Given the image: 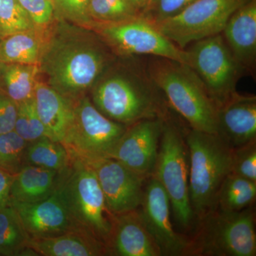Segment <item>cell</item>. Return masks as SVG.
<instances>
[{
	"mask_svg": "<svg viewBox=\"0 0 256 256\" xmlns=\"http://www.w3.org/2000/svg\"><path fill=\"white\" fill-rule=\"evenodd\" d=\"M144 188L141 214L162 256H186L190 240L174 232L170 218L169 197L153 175Z\"/></svg>",
	"mask_w": 256,
	"mask_h": 256,
	"instance_id": "cell-14",
	"label": "cell"
},
{
	"mask_svg": "<svg viewBox=\"0 0 256 256\" xmlns=\"http://www.w3.org/2000/svg\"><path fill=\"white\" fill-rule=\"evenodd\" d=\"M86 163L95 172L108 208L112 215L141 206L144 194V182L148 178L112 158H101Z\"/></svg>",
	"mask_w": 256,
	"mask_h": 256,
	"instance_id": "cell-12",
	"label": "cell"
},
{
	"mask_svg": "<svg viewBox=\"0 0 256 256\" xmlns=\"http://www.w3.org/2000/svg\"><path fill=\"white\" fill-rule=\"evenodd\" d=\"M146 70L166 102L192 129L216 134L217 107L198 76L188 65L150 56Z\"/></svg>",
	"mask_w": 256,
	"mask_h": 256,
	"instance_id": "cell-2",
	"label": "cell"
},
{
	"mask_svg": "<svg viewBox=\"0 0 256 256\" xmlns=\"http://www.w3.org/2000/svg\"><path fill=\"white\" fill-rule=\"evenodd\" d=\"M34 99L46 137L62 142L73 118V100L60 95L48 84L38 82Z\"/></svg>",
	"mask_w": 256,
	"mask_h": 256,
	"instance_id": "cell-19",
	"label": "cell"
},
{
	"mask_svg": "<svg viewBox=\"0 0 256 256\" xmlns=\"http://www.w3.org/2000/svg\"><path fill=\"white\" fill-rule=\"evenodd\" d=\"M28 247L37 256H107L105 245L102 242L88 232L79 228L54 236L31 238Z\"/></svg>",
	"mask_w": 256,
	"mask_h": 256,
	"instance_id": "cell-20",
	"label": "cell"
},
{
	"mask_svg": "<svg viewBox=\"0 0 256 256\" xmlns=\"http://www.w3.org/2000/svg\"><path fill=\"white\" fill-rule=\"evenodd\" d=\"M92 30L120 56L162 57L190 66L188 52L178 48L140 14L116 22H95Z\"/></svg>",
	"mask_w": 256,
	"mask_h": 256,
	"instance_id": "cell-9",
	"label": "cell"
},
{
	"mask_svg": "<svg viewBox=\"0 0 256 256\" xmlns=\"http://www.w3.org/2000/svg\"><path fill=\"white\" fill-rule=\"evenodd\" d=\"M90 0H52L54 14L72 22L92 28L94 22L88 12Z\"/></svg>",
	"mask_w": 256,
	"mask_h": 256,
	"instance_id": "cell-30",
	"label": "cell"
},
{
	"mask_svg": "<svg viewBox=\"0 0 256 256\" xmlns=\"http://www.w3.org/2000/svg\"><path fill=\"white\" fill-rule=\"evenodd\" d=\"M126 1L132 5L133 8L137 10L140 14L143 10L146 9L149 3L150 2L151 0H126Z\"/></svg>",
	"mask_w": 256,
	"mask_h": 256,
	"instance_id": "cell-38",
	"label": "cell"
},
{
	"mask_svg": "<svg viewBox=\"0 0 256 256\" xmlns=\"http://www.w3.org/2000/svg\"><path fill=\"white\" fill-rule=\"evenodd\" d=\"M111 8L122 20L134 18L140 15L137 10L126 0H107Z\"/></svg>",
	"mask_w": 256,
	"mask_h": 256,
	"instance_id": "cell-37",
	"label": "cell"
},
{
	"mask_svg": "<svg viewBox=\"0 0 256 256\" xmlns=\"http://www.w3.org/2000/svg\"><path fill=\"white\" fill-rule=\"evenodd\" d=\"M14 130L28 142L46 136L44 127L36 112L34 98L18 104Z\"/></svg>",
	"mask_w": 256,
	"mask_h": 256,
	"instance_id": "cell-29",
	"label": "cell"
},
{
	"mask_svg": "<svg viewBox=\"0 0 256 256\" xmlns=\"http://www.w3.org/2000/svg\"><path fill=\"white\" fill-rule=\"evenodd\" d=\"M57 188L77 228L88 232L105 245L112 226V215L95 172L85 162L70 160L58 174Z\"/></svg>",
	"mask_w": 256,
	"mask_h": 256,
	"instance_id": "cell-5",
	"label": "cell"
},
{
	"mask_svg": "<svg viewBox=\"0 0 256 256\" xmlns=\"http://www.w3.org/2000/svg\"><path fill=\"white\" fill-rule=\"evenodd\" d=\"M165 119L142 120L128 126L109 158L149 178L156 166Z\"/></svg>",
	"mask_w": 256,
	"mask_h": 256,
	"instance_id": "cell-13",
	"label": "cell"
},
{
	"mask_svg": "<svg viewBox=\"0 0 256 256\" xmlns=\"http://www.w3.org/2000/svg\"><path fill=\"white\" fill-rule=\"evenodd\" d=\"M38 30L46 28L52 21L54 12L52 0H18Z\"/></svg>",
	"mask_w": 256,
	"mask_h": 256,
	"instance_id": "cell-33",
	"label": "cell"
},
{
	"mask_svg": "<svg viewBox=\"0 0 256 256\" xmlns=\"http://www.w3.org/2000/svg\"><path fill=\"white\" fill-rule=\"evenodd\" d=\"M186 144L190 204L194 216L201 220L216 208L222 184L232 172L234 149L215 133L193 129Z\"/></svg>",
	"mask_w": 256,
	"mask_h": 256,
	"instance_id": "cell-4",
	"label": "cell"
},
{
	"mask_svg": "<svg viewBox=\"0 0 256 256\" xmlns=\"http://www.w3.org/2000/svg\"><path fill=\"white\" fill-rule=\"evenodd\" d=\"M40 66L30 64H2L1 73L4 95L18 105L30 100L34 95Z\"/></svg>",
	"mask_w": 256,
	"mask_h": 256,
	"instance_id": "cell-23",
	"label": "cell"
},
{
	"mask_svg": "<svg viewBox=\"0 0 256 256\" xmlns=\"http://www.w3.org/2000/svg\"><path fill=\"white\" fill-rule=\"evenodd\" d=\"M249 0H196L180 14L152 24L178 48L222 34L232 15Z\"/></svg>",
	"mask_w": 256,
	"mask_h": 256,
	"instance_id": "cell-11",
	"label": "cell"
},
{
	"mask_svg": "<svg viewBox=\"0 0 256 256\" xmlns=\"http://www.w3.org/2000/svg\"><path fill=\"white\" fill-rule=\"evenodd\" d=\"M159 181L169 197L175 220L186 228L193 220L188 193V148L180 128L165 119L159 151L152 174Z\"/></svg>",
	"mask_w": 256,
	"mask_h": 256,
	"instance_id": "cell-8",
	"label": "cell"
},
{
	"mask_svg": "<svg viewBox=\"0 0 256 256\" xmlns=\"http://www.w3.org/2000/svg\"><path fill=\"white\" fill-rule=\"evenodd\" d=\"M186 256H256L255 214L252 208L225 212L216 208L201 220Z\"/></svg>",
	"mask_w": 256,
	"mask_h": 256,
	"instance_id": "cell-6",
	"label": "cell"
},
{
	"mask_svg": "<svg viewBox=\"0 0 256 256\" xmlns=\"http://www.w3.org/2000/svg\"><path fill=\"white\" fill-rule=\"evenodd\" d=\"M14 174L0 169V208L8 206L10 201V188Z\"/></svg>",
	"mask_w": 256,
	"mask_h": 256,
	"instance_id": "cell-36",
	"label": "cell"
},
{
	"mask_svg": "<svg viewBox=\"0 0 256 256\" xmlns=\"http://www.w3.org/2000/svg\"><path fill=\"white\" fill-rule=\"evenodd\" d=\"M190 67L198 76L217 107L236 92L239 79L247 74L237 62L222 34L186 47Z\"/></svg>",
	"mask_w": 256,
	"mask_h": 256,
	"instance_id": "cell-10",
	"label": "cell"
},
{
	"mask_svg": "<svg viewBox=\"0 0 256 256\" xmlns=\"http://www.w3.org/2000/svg\"><path fill=\"white\" fill-rule=\"evenodd\" d=\"M128 126L106 117L86 96L73 100V118L62 144L70 160L109 158Z\"/></svg>",
	"mask_w": 256,
	"mask_h": 256,
	"instance_id": "cell-7",
	"label": "cell"
},
{
	"mask_svg": "<svg viewBox=\"0 0 256 256\" xmlns=\"http://www.w3.org/2000/svg\"><path fill=\"white\" fill-rule=\"evenodd\" d=\"M1 65H2V64H0V70H1Z\"/></svg>",
	"mask_w": 256,
	"mask_h": 256,
	"instance_id": "cell-39",
	"label": "cell"
},
{
	"mask_svg": "<svg viewBox=\"0 0 256 256\" xmlns=\"http://www.w3.org/2000/svg\"><path fill=\"white\" fill-rule=\"evenodd\" d=\"M226 43L246 74L256 65V0H249L229 18L222 32Z\"/></svg>",
	"mask_w": 256,
	"mask_h": 256,
	"instance_id": "cell-18",
	"label": "cell"
},
{
	"mask_svg": "<svg viewBox=\"0 0 256 256\" xmlns=\"http://www.w3.org/2000/svg\"><path fill=\"white\" fill-rule=\"evenodd\" d=\"M196 0H151L141 12V16L151 23L163 21L176 16Z\"/></svg>",
	"mask_w": 256,
	"mask_h": 256,
	"instance_id": "cell-31",
	"label": "cell"
},
{
	"mask_svg": "<svg viewBox=\"0 0 256 256\" xmlns=\"http://www.w3.org/2000/svg\"><path fill=\"white\" fill-rule=\"evenodd\" d=\"M36 28L18 0H0V38Z\"/></svg>",
	"mask_w": 256,
	"mask_h": 256,
	"instance_id": "cell-27",
	"label": "cell"
},
{
	"mask_svg": "<svg viewBox=\"0 0 256 256\" xmlns=\"http://www.w3.org/2000/svg\"><path fill=\"white\" fill-rule=\"evenodd\" d=\"M28 142L15 132L0 134V169L16 174L25 165Z\"/></svg>",
	"mask_w": 256,
	"mask_h": 256,
	"instance_id": "cell-28",
	"label": "cell"
},
{
	"mask_svg": "<svg viewBox=\"0 0 256 256\" xmlns=\"http://www.w3.org/2000/svg\"><path fill=\"white\" fill-rule=\"evenodd\" d=\"M18 105L4 94H0V134L14 130Z\"/></svg>",
	"mask_w": 256,
	"mask_h": 256,
	"instance_id": "cell-34",
	"label": "cell"
},
{
	"mask_svg": "<svg viewBox=\"0 0 256 256\" xmlns=\"http://www.w3.org/2000/svg\"><path fill=\"white\" fill-rule=\"evenodd\" d=\"M88 12L94 22L110 23L122 21L111 8L107 0H90Z\"/></svg>",
	"mask_w": 256,
	"mask_h": 256,
	"instance_id": "cell-35",
	"label": "cell"
},
{
	"mask_svg": "<svg viewBox=\"0 0 256 256\" xmlns=\"http://www.w3.org/2000/svg\"><path fill=\"white\" fill-rule=\"evenodd\" d=\"M106 249L107 256H162L138 210L114 216Z\"/></svg>",
	"mask_w": 256,
	"mask_h": 256,
	"instance_id": "cell-17",
	"label": "cell"
},
{
	"mask_svg": "<svg viewBox=\"0 0 256 256\" xmlns=\"http://www.w3.org/2000/svg\"><path fill=\"white\" fill-rule=\"evenodd\" d=\"M30 239L14 208L10 204L0 208V256H37Z\"/></svg>",
	"mask_w": 256,
	"mask_h": 256,
	"instance_id": "cell-24",
	"label": "cell"
},
{
	"mask_svg": "<svg viewBox=\"0 0 256 256\" xmlns=\"http://www.w3.org/2000/svg\"><path fill=\"white\" fill-rule=\"evenodd\" d=\"M60 173L26 164L14 174L10 188V201L35 203L50 196L56 188Z\"/></svg>",
	"mask_w": 256,
	"mask_h": 256,
	"instance_id": "cell-21",
	"label": "cell"
},
{
	"mask_svg": "<svg viewBox=\"0 0 256 256\" xmlns=\"http://www.w3.org/2000/svg\"><path fill=\"white\" fill-rule=\"evenodd\" d=\"M92 102L106 117L128 126L142 120L168 118L166 101L146 63L128 72L106 74L96 82Z\"/></svg>",
	"mask_w": 256,
	"mask_h": 256,
	"instance_id": "cell-1",
	"label": "cell"
},
{
	"mask_svg": "<svg viewBox=\"0 0 256 256\" xmlns=\"http://www.w3.org/2000/svg\"><path fill=\"white\" fill-rule=\"evenodd\" d=\"M216 134L233 149L256 141V96L236 92L218 106Z\"/></svg>",
	"mask_w": 256,
	"mask_h": 256,
	"instance_id": "cell-16",
	"label": "cell"
},
{
	"mask_svg": "<svg viewBox=\"0 0 256 256\" xmlns=\"http://www.w3.org/2000/svg\"><path fill=\"white\" fill-rule=\"evenodd\" d=\"M230 173L256 182V141L234 149Z\"/></svg>",
	"mask_w": 256,
	"mask_h": 256,
	"instance_id": "cell-32",
	"label": "cell"
},
{
	"mask_svg": "<svg viewBox=\"0 0 256 256\" xmlns=\"http://www.w3.org/2000/svg\"><path fill=\"white\" fill-rule=\"evenodd\" d=\"M30 238L54 236L77 228L58 188L48 198L35 203L10 202Z\"/></svg>",
	"mask_w": 256,
	"mask_h": 256,
	"instance_id": "cell-15",
	"label": "cell"
},
{
	"mask_svg": "<svg viewBox=\"0 0 256 256\" xmlns=\"http://www.w3.org/2000/svg\"><path fill=\"white\" fill-rule=\"evenodd\" d=\"M24 162L25 165H34L60 173L70 164V158L62 143L44 136L28 142Z\"/></svg>",
	"mask_w": 256,
	"mask_h": 256,
	"instance_id": "cell-26",
	"label": "cell"
},
{
	"mask_svg": "<svg viewBox=\"0 0 256 256\" xmlns=\"http://www.w3.org/2000/svg\"><path fill=\"white\" fill-rule=\"evenodd\" d=\"M256 196V182L230 173L224 178L216 208L225 212H240L252 206Z\"/></svg>",
	"mask_w": 256,
	"mask_h": 256,
	"instance_id": "cell-25",
	"label": "cell"
},
{
	"mask_svg": "<svg viewBox=\"0 0 256 256\" xmlns=\"http://www.w3.org/2000/svg\"><path fill=\"white\" fill-rule=\"evenodd\" d=\"M42 30L18 32L0 38V64L40 66L46 45Z\"/></svg>",
	"mask_w": 256,
	"mask_h": 256,
	"instance_id": "cell-22",
	"label": "cell"
},
{
	"mask_svg": "<svg viewBox=\"0 0 256 256\" xmlns=\"http://www.w3.org/2000/svg\"><path fill=\"white\" fill-rule=\"evenodd\" d=\"M97 42L56 41L48 50L44 48L40 66L48 76L50 86L69 100H75L95 85L110 58Z\"/></svg>",
	"mask_w": 256,
	"mask_h": 256,
	"instance_id": "cell-3",
	"label": "cell"
}]
</instances>
